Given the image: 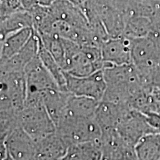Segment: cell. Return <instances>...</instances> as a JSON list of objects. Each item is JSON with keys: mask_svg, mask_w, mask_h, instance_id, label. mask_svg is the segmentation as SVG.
Listing matches in <instances>:
<instances>
[{"mask_svg": "<svg viewBox=\"0 0 160 160\" xmlns=\"http://www.w3.org/2000/svg\"><path fill=\"white\" fill-rule=\"evenodd\" d=\"M27 96L25 72L1 73L0 106L22 111Z\"/></svg>", "mask_w": 160, "mask_h": 160, "instance_id": "cell-4", "label": "cell"}, {"mask_svg": "<svg viewBox=\"0 0 160 160\" xmlns=\"http://www.w3.org/2000/svg\"><path fill=\"white\" fill-rule=\"evenodd\" d=\"M116 130L123 142L133 148L143 137L157 133L148 123L144 113L132 108L124 114Z\"/></svg>", "mask_w": 160, "mask_h": 160, "instance_id": "cell-6", "label": "cell"}, {"mask_svg": "<svg viewBox=\"0 0 160 160\" xmlns=\"http://www.w3.org/2000/svg\"><path fill=\"white\" fill-rule=\"evenodd\" d=\"M38 56H39L40 60L42 62L43 65L45 67V68L48 70V71L51 73V75L54 79L58 86L62 91H66L65 71L58 64L56 59L53 57V56L51 54V53L44 47L41 40H40V45L39 52H38Z\"/></svg>", "mask_w": 160, "mask_h": 160, "instance_id": "cell-18", "label": "cell"}, {"mask_svg": "<svg viewBox=\"0 0 160 160\" xmlns=\"http://www.w3.org/2000/svg\"><path fill=\"white\" fill-rule=\"evenodd\" d=\"M66 91L71 95L85 97L101 102L106 91L103 70L86 77H76L65 71Z\"/></svg>", "mask_w": 160, "mask_h": 160, "instance_id": "cell-5", "label": "cell"}, {"mask_svg": "<svg viewBox=\"0 0 160 160\" xmlns=\"http://www.w3.org/2000/svg\"><path fill=\"white\" fill-rule=\"evenodd\" d=\"M99 101L85 97L71 94L65 115L79 117H96Z\"/></svg>", "mask_w": 160, "mask_h": 160, "instance_id": "cell-16", "label": "cell"}, {"mask_svg": "<svg viewBox=\"0 0 160 160\" xmlns=\"http://www.w3.org/2000/svg\"><path fill=\"white\" fill-rule=\"evenodd\" d=\"M0 142L5 144L10 155L15 160H37V142L22 128Z\"/></svg>", "mask_w": 160, "mask_h": 160, "instance_id": "cell-8", "label": "cell"}, {"mask_svg": "<svg viewBox=\"0 0 160 160\" xmlns=\"http://www.w3.org/2000/svg\"><path fill=\"white\" fill-rule=\"evenodd\" d=\"M1 160H15V159H13V158L12 157L11 155H10V153H8V151L7 154L5 155V157H3L2 159H1Z\"/></svg>", "mask_w": 160, "mask_h": 160, "instance_id": "cell-19", "label": "cell"}, {"mask_svg": "<svg viewBox=\"0 0 160 160\" xmlns=\"http://www.w3.org/2000/svg\"><path fill=\"white\" fill-rule=\"evenodd\" d=\"M101 142H86L71 144L60 160H102Z\"/></svg>", "mask_w": 160, "mask_h": 160, "instance_id": "cell-13", "label": "cell"}, {"mask_svg": "<svg viewBox=\"0 0 160 160\" xmlns=\"http://www.w3.org/2000/svg\"><path fill=\"white\" fill-rule=\"evenodd\" d=\"M57 132L68 146L71 144L98 142L102 129L96 117H79L65 115L57 124Z\"/></svg>", "mask_w": 160, "mask_h": 160, "instance_id": "cell-3", "label": "cell"}, {"mask_svg": "<svg viewBox=\"0 0 160 160\" xmlns=\"http://www.w3.org/2000/svg\"><path fill=\"white\" fill-rule=\"evenodd\" d=\"M70 97L71 93L59 88L48 90L41 94L44 105L56 125L65 115Z\"/></svg>", "mask_w": 160, "mask_h": 160, "instance_id": "cell-12", "label": "cell"}, {"mask_svg": "<svg viewBox=\"0 0 160 160\" xmlns=\"http://www.w3.org/2000/svg\"><path fill=\"white\" fill-rule=\"evenodd\" d=\"M25 73L27 84L26 97H41L42 93L46 91L61 89L51 73L43 65L39 56H37L28 64Z\"/></svg>", "mask_w": 160, "mask_h": 160, "instance_id": "cell-7", "label": "cell"}, {"mask_svg": "<svg viewBox=\"0 0 160 160\" xmlns=\"http://www.w3.org/2000/svg\"><path fill=\"white\" fill-rule=\"evenodd\" d=\"M33 28H28L11 33L1 41V62L6 61L17 54L28 42Z\"/></svg>", "mask_w": 160, "mask_h": 160, "instance_id": "cell-14", "label": "cell"}, {"mask_svg": "<svg viewBox=\"0 0 160 160\" xmlns=\"http://www.w3.org/2000/svg\"><path fill=\"white\" fill-rule=\"evenodd\" d=\"M103 61L108 65L133 64L132 41L127 38H110L101 46Z\"/></svg>", "mask_w": 160, "mask_h": 160, "instance_id": "cell-9", "label": "cell"}, {"mask_svg": "<svg viewBox=\"0 0 160 160\" xmlns=\"http://www.w3.org/2000/svg\"><path fill=\"white\" fill-rule=\"evenodd\" d=\"M36 142L37 160H60L68 148V145L57 131Z\"/></svg>", "mask_w": 160, "mask_h": 160, "instance_id": "cell-11", "label": "cell"}, {"mask_svg": "<svg viewBox=\"0 0 160 160\" xmlns=\"http://www.w3.org/2000/svg\"><path fill=\"white\" fill-rule=\"evenodd\" d=\"M21 128L35 141L57 131L55 122L44 105L42 99H27L20 116Z\"/></svg>", "mask_w": 160, "mask_h": 160, "instance_id": "cell-2", "label": "cell"}, {"mask_svg": "<svg viewBox=\"0 0 160 160\" xmlns=\"http://www.w3.org/2000/svg\"><path fill=\"white\" fill-rule=\"evenodd\" d=\"M62 39L65 55L64 71L67 73L76 77H86L108 66L103 61L101 48Z\"/></svg>", "mask_w": 160, "mask_h": 160, "instance_id": "cell-1", "label": "cell"}, {"mask_svg": "<svg viewBox=\"0 0 160 160\" xmlns=\"http://www.w3.org/2000/svg\"><path fill=\"white\" fill-rule=\"evenodd\" d=\"M50 8L56 19L65 22L79 30L91 28L90 22L83 11L68 0H55Z\"/></svg>", "mask_w": 160, "mask_h": 160, "instance_id": "cell-10", "label": "cell"}, {"mask_svg": "<svg viewBox=\"0 0 160 160\" xmlns=\"http://www.w3.org/2000/svg\"><path fill=\"white\" fill-rule=\"evenodd\" d=\"M28 28H33V22L31 13L25 10L1 18V41L11 33Z\"/></svg>", "mask_w": 160, "mask_h": 160, "instance_id": "cell-15", "label": "cell"}, {"mask_svg": "<svg viewBox=\"0 0 160 160\" xmlns=\"http://www.w3.org/2000/svg\"><path fill=\"white\" fill-rule=\"evenodd\" d=\"M138 160H160V133L148 134L134 147Z\"/></svg>", "mask_w": 160, "mask_h": 160, "instance_id": "cell-17", "label": "cell"}]
</instances>
